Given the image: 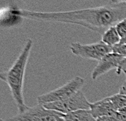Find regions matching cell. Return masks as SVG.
I'll return each mask as SVG.
<instances>
[{
	"mask_svg": "<svg viewBox=\"0 0 126 121\" xmlns=\"http://www.w3.org/2000/svg\"><path fill=\"white\" fill-rule=\"evenodd\" d=\"M15 14L22 18L37 21L75 24L103 35L108 28L126 18V3L110 4L68 12H42L16 10Z\"/></svg>",
	"mask_w": 126,
	"mask_h": 121,
	"instance_id": "obj_1",
	"label": "cell"
},
{
	"mask_svg": "<svg viewBox=\"0 0 126 121\" xmlns=\"http://www.w3.org/2000/svg\"><path fill=\"white\" fill-rule=\"evenodd\" d=\"M33 45V40L29 38L12 66L7 72H2L1 73V79L9 86L12 96L18 107L19 113L24 112L29 107L25 103L23 90L26 67Z\"/></svg>",
	"mask_w": 126,
	"mask_h": 121,
	"instance_id": "obj_2",
	"label": "cell"
},
{
	"mask_svg": "<svg viewBox=\"0 0 126 121\" xmlns=\"http://www.w3.org/2000/svg\"><path fill=\"white\" fill-rule=\"evenodd\" d=\"M84 84L85 80L82 77L76 76L62 86L38 96L37 98V103L45 105L47 103H55V102L67 99L73 96L78 91L81 90Z\"/></svg>",
	"mask_w": 126,
	"mask_h": 121,
	"instance_id": "obj_3",
	"label": "cell"
},
{
	"mask_svg": "<svg viewBox=\"0 0 126 121\" xmlns=\"http://www.w3.org/2000/svg\"><path fill=\"white\" fill-rule=\"evenodd\" d=\"M91 103L87 100L82 90L78 91L73 96L62 101L47 103L43 105L47 109L55 111L63 115L69 114L79 110H90Z\"/></svg>",
	"mask_w": 126,
	"mask_h": 121,
	"instance_id": "obj_4",
	"label": "cell"
},
{
	"mask_svg": "<svg viewBox=\"0 0 126 121\" xmlns=\"http://www.w3.org/2000/svg\"><path fill=\"white\" fill-rule=\"evenodd\" d=\"M70 50L73 55L78 57L97 61H99L108 54L112 52V47L102 41L92 44L72 42L70 45Z\"/></svg>",
	"mask_w": 126,
	"mask_h": 121,
	"instance_id": "obj_5",
	"label": "cell"
},
{
	"mask_svg": "<svg viewBox=\"0 0 126 121\" xmlns=\"http://www.w3.org/2000/svg\"><path fill=\"white\" fill-rule=\"evenodd\" d=\"M60 113L47 109L42 104L37 103L33 107H28L22 113H18L9 121H55L56 116Z\"/></svg>",
	"mask_w": 126,
	"mask_h": 121,
	"instance_id": "obj_6",
	"label": "cell"
},
{
	"mask_svg": "<svg viewBox=\"0 0 126 121\" xmlns=\"http://www.w3.org/2000/svg\"><path fill=\"white\" fill-rule=\"evenodd\" d=\"M124 56L120 55L116 53H109L98 61V64L91 73V77L93 80L98 79L103 75L108 73L112 69H117L120 63L124 60Z\"/></svg>",
	"mask_w": 126,
	"mask_h": 121,
	"instance_id": "obj_7",
	"label": "cell"
},
{
	"mask_svg": "<svg viewBox=\"0 0 126 121\" xmlns=\"http://www.w3.org/2000/svg\"><path fill=\"white\" fill-rule=\"evenodd\" d=\"M90 110L96 119L102 117L111 116L116 112L113 105L110 102L108 98H103L102 100L91 103Z\"/></svg>",
	"mask_w": 126,
	"mask_h": 121,
	"instance_id": "obj_8",
	"label": "cell"
},
{
	"mask_svg": "<svg viewBox=\"0 0 126 121\" xmlns=\"http://www.w3.org/2000/svg\"><path fill=\"white\" fill-rule=\"evenodd\" d=\"M63 117L72 121H98L90 110H79L69 114H63Z\"/></svg>",
	"mask_w": 126,
	"mask_h": 121,
	"instance_id": "obj_9",
	"label": "cell"
},
{
	"mask_svg": "<svg viewBox=\"0 0 126 121\" xmlns=\"http://www.w3.org/2000/svg\"><path fill=\"white\" fill-rule=\"evenodd\" d=\"M102 42H103L105 44L111 47L120 43L121 37L118 33L115 25L111 26L103 33V35H102Z\"/></svg>",
	"mask_w": 126,
	"mask_h": 121,
	"instance_id": "obj_10",
	"label": "cell"
},
{
	"mask_svg": "<svg viewBox=\"0 0 126 121\" xmlns=\"http://www.w3.org/2000/svg\"><path fill=\"white\" fill-rule=\"evenodd\" d=\"M108 98L113 105L114 108L116 111H119L120 110L126 106V96L124 94L118 93L116 94L108 97Z\"/></svg>",
	"mask_w": 126,
	"mask_h": 121,
	"instance_id": "obj_11",
	"label": "cell"
},
{
	"mask_svg": "<svg viewBox=\"0 0 126 121\" xmlns=\"http://www.w3.org/2000/svg\"><path fill=\"white\" fill-rule=\"evenodd\" d=\"M98 121H126V115L122 114L119 111H116L111 116L102 117L97 119Z\"/></svg>",
	"mask_w": 126,
	"mask_h": 121,
	"instance_id": "obj_12",
	"label": "cell"
},
{
	"mask_svg": "<svg viewBox=\"0 0 126 121\" xmlns=\"http://www.w3.org/2000/svg\"><path fill=\"white\" fill-rule=\"evenodd\" d=\"M115 27H116V30L120 37H121V39L126 37V18L123 19V20H120L119 22L116 23L115 25Z\"/></svg>",
	"mask_w": 126,
	"mask_h": 121,
	"instance_id": "obj_13",
	"label": "cell"
},
{
	"mask_svg": "<svg viewBox=\"0 0 126 121\" xmlns=\"http://www.w3.org/2000/svg\"><path fill=\"white\" fill-rule=\"evenodd\" d=\"M112 52L126 57V43H119L112 46Z\"/></svg>",
	"mask_w": 126,
	"mask_h": 121,
	"instance_id": "obj_14",
	"label": "cell"
},
{
	"mask_svg": "<svg viewBox=\"0 0 126 121\" xmlns=\"http://www.w3.org/2000/svg\"><path fill=\"white\" fill-rule=\"evenodd\" d=\"M121 72H124L125 74L126 73V57L124 58V60H123L121 63H120L119 68L116 69L117 74H120Z\"/></svg>",
	"mask_w": 126,
	"mask_h": 121,
	"instance_id": "obj_15",
	"label": "cell"
},
{
	"mask_svg": "<svg viewBox=\"0 0 126 121\" xmlns=\"http://www.w3.org/2000/svg\"><path fill=\"white\" fill-rule=\"evenodd\" d=\"M119 93H121V94H124V95L126 96V80H125V81L123 83L122 86L120 88Z\"/></svg>",
	"mask_w": 126,
	"mask_h": 121,
	"instance_id": "obj_16",
	"label": "cell"
},
{
	"mask_svg": "<svg viewBox=\"0 0 126 121\" xmlns=\"http://www.w3.org/2000/svg\"><path fill=\"white\" fill-rule=\"evenodd\" d=\"M111 4H121L126 3V0H110Z\"/></svg>",
	"mask_w": 126,
	"mask_h": 121,
	"instance_id": "obj_17",
	"label": "cell"
},
{
	"mask_svg": "<svg viewBox=\"0 0 126 121\" xmlns=\"http://www.w3.org/2000/svg\"><path fill=\"white\" fill-rule=\"evenodd\" d=\"M56 121H72L70 120H68V119H65V118L63 117V114L60 113V115L56 116Z\"/></svg>",
	"mask_w": 126,
	"mask_h": 121,
	"instance_id": "obj_18",
	"label": "cell"
},
{
	"mask_svg": "<svg viewBox=\"0 0 126 121\" xmlns=\"http://www.w3.org/2000/svg\"><path fill=\"white\" fill-rule=\"evenodd\" d=\"M119 112L122 113V114H124V115H126V106L124 107V108H122L121 110H120Z\"/></svg>",
	"mask_w": 126,
	"mask_h": 121,
	"instance_id": "obj_19",
	"label": "cell"
},
{
	"mask_svg": "<svg viewBox=\"0 0 126 121\" xmlns=\"http://www.w3.org/2000/svg\"><path fill=\"white\" fill-rule=\"evenodd\" d=\"M120 43H126V37L121 39V42H120Z\"/></svg>",
	"mask_w": 126,
	"mask_h": 121,
	"instance_id": "obj_20",
	"label": "cell"
},
{
	"mask_svg": "<svg viewBox=\"0 0 126 121\" xmlns=\"http://www.w3.org/2000/svg\"><path fill=\"white\" fill-rule=\"evenodd\" d=\"M0 121H4V120H2V119H1V120H0Z\"/></svg>",
	"mask_w": 126,
	"mask_h": 121,
	"instance_id": "obj_21",
	"label": "cell"
},
{
	"mask_svg": "<svg viewBox=\"0 0 126 121\" xmlns=\"http://www.w3.org/2000/svg\"><path fill=\"white\" fill-rule=\"evenodd\" d=\"M125 76H126V73H125Z\"/></svg>",
	"mask_w": 126,
	"mask_h": 121,
	"instance_id": "obj_22",
	"label": "cell"
},
{
	"mask_svg": "<svg viewBox=\"0 0 126 121\" xmlns=\"http://www.w3.org/2000/svg\"><path fill=\"white\" fill-rule=\"evenodd\" d=\"M55 121H56V119H55Z\"/></svg>",
	"mask_w": 126,
	"mask_h": 121,
	"instance_id": "obj_23",
	"label": "cell"
}]
</instances>
